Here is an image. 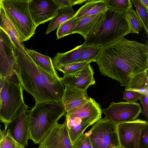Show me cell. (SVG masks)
<instances>
[{
    "label": "cell",
    "mask_w": 148,
    "mask_h": 148,
    "mask_svg": "<svg viewBox=\"0 0 148 148\" xmlns=\"http://www.w3.org/2000/svg\"><path fill=\"white\" fill-rule=\"evenodd\" d=\"M90 98L86 90L65 86L61 101L66 112H68L82 107L89 101Z\"/></svg>",
    "instance_id": "obj_16"
},
{
    "label": "cell",
    "mask_w": 148,
    "mask_h": 148,
    "mask_svg": "<svg viewBox=\"0 0 148 148\" xmlns=\"http://www.w3.org/2000/svg\"><path fill=\"white\" fill-rule=\"evenodd\" d=\"M95 62L104 76L125 87L136 74L148 69V45L125 37L103 47Z\"/></svg>",
    "instance_id": "obj_1"
},
{
    "label": "cell",
    "mask_w": 148,
    "mask_h": 148,
    "mask_svg": "<svg viewBox=\"0 0 148 148\" xmlns=\"http://www.w3.org/2000/svg\"><path fill=\"white\" fill-rule=\"evenodd\" d=\"M17 76L23 90L34 98L36 103L61 100L64 88L61 77L37 65L26 52L13 45Z\"/></svg>",
    "instance_id": "obj_2"
},
{
    "label": "cell",
    "mask_w": 148,
    "mask_h": 148,
    "mask_svg": "<svg viewBox=\"0 0 148 148\" xmlns=\"http://www.w3.org/2000/svg\"><path fill=\"white\" fill-rule=\"evenodd\" d=\"M107 10L94 15L80 18V19L78 22L73 34H79L84 39L95 34L101 28L105 19Z\"/></svg>",
    "instance_id": "obj_17"
},
{
    "label": "cell",
    "mask_w": 148,
    "mask_h": 148,
    "mask_svg": "<svg viewBox=\"0 0 148 148\" xmlns=\"http://www.w3.org/2000/svg\"><path fill=\"white\" fill-rule=\"evenodd\" d=\"M29 0H0V5L23 42L33 36L37 27L29 11Z\"/></svg>",
    "instance_id": "obj_6"
},
{
    "label": "cell",
    "mask_w": 148,
    "mask_h": 148,
    "mask_svg": "<svg viewBox=\"0 0 148 148\" xmlns=\"http://www.w3.org/2000/svg\"><path fill=\"white\" fill-rule=\"evenodd\" d=\"M19 83L7 79L0 91V120L5 125L15 116L24 102Z\"/></svg>",
    "instance_id": "obj_7"
},
{
    "label": "cell",
    "mask_w": 148,
    "mask_h": 148,
    "mask_svg": "<svg viewBox=\"0 0 148 148\" xmlns=\"http://www.w3.org/2000/svg\"><path fill=\"white\" fill-rule=\"evenodd\" d=\"M75 14L72 7L60 8L57 15L50 20L46 34L50 33L69 19L73 18Z\"/></svg>",
    "instance_id": "obj_23"
},
{
    "label": "cell",
    "mask_w": 148,
    "mask_h": 148,
    "mask_svg": "<svg viewBox=\"0 0 148 148\" xmlns=\"http://www.w3.org/2000/svg\"><path fill=\"white\" fill-rule=\"evenodd\" d=\"M140 148H148V124L141 132L140 140Z\"/></svg>",
    "instance_id": "obj_34"
},
{
    "label": "cell",
    "mask_w": 148,
    "mask_h": 148,
    "mask_svg": "<svg viewBox=\"0 0 148 148\" xmlns=\"http://www.w3.org/2000/svg\"><path fill=\"white\" fill-rule=\"evenodd\" d=\"M144 7L148 10V0H140Z\"/></svg>",
    "instance_id": "obj_36"
},
{
    "label": "cell",
    "mask_w": 148,
    "mask_h": 148,
    "mask_svg": "<svg viewBox=\"0 0 148 148\" xmlns=\"http://www.w3.org/2000/svg\"><path fill=\"white\" fill-rule=\"evenodd\" d=\"M80 18L73 17L60 25L58 28L56 34L57 39L73 34Z\"/></svg>",
    "instance_id": "obj_25"
},
{
    "label": "cell",
    "mask_w": 148,
    "mask_h": 148,
    "mask_svg": "<svg viewBox=\"0 0 148 148\" xmlns=\"http://www.w3.org/2000/svg\"><path fill=\"white\" fill-rule=\"evenodd\" d=\"M1 130H1V126L0 125V136H1Z\"/></svg>",
    "instance_id": "obj_38"
},
{
    "label": "cell",
    "mask_w": 148,
    "mask_h": 148,
    "mask_svg": "<svg viewBox=\"0 0 148 148\" xmlns=\"http://www.w3.org/2000/svg\"><path fill=\"white\" fill-rule=\"evenodd\" d=\"M65 121L57 123L44 138L38 148H73Z\"/></svg>",
    "instance_id": "obj_14"
},
{
    "label": "cell",
    "mask_w": 148,
    "mask_h": 148,
    "mask_svg": "<svg viewBox=\"0 0 148 148\" xmlns=\"http://www.w3.org/2000/svg\"><path fill=\"white\" fill-rule=\"evenodd\" d=\"M126 17L130 28V33L139 34L143 26L136 11L132 7L127 11Z\"/></svg>",
    "instance_id": "obj_24"
},
{
    "label": "cell",
    "mask_w": 148,
    "mask_h": 148,
    "mask_svg": "<svg viewBox=\"0 0 148 148\" xmlns=\"http://www.w3.org/2000/svg\"><path fill=\"white\" fill-rule=\"evenodd\" d=\"M94 70L90 64L75 73L64 74L62 82L64 86L73 87L82 90H86L88 88L94 85Z\"/></svg>",
    "instance_id": "obj_15"
},
{
    "label": "cell",
    "mask_w": 148,
    "mask_h": 148,
    "mask_svg": "<svg viewBox=\"0 0 148 148\" xmlns=\"http://www.w3.org/2000/svg\"><path fill=\"white\" fill-rule=\"evenodd\" d=\"M60 8L72 7L76 4H80L87 1V0H53Z\"/></svg>",
    "instance_id": "obj_33"
},
{
    "label": "cell",
    "mask_w": 148,
    "mask_h": 148,
    "mask_svg": "<svg viewBox=\"0 0 148 148\" xmlns=\"http://www.w3.org/2000/svg\"><path fill=\"white\" fill-rule=\"evenodd\" d=\"M29 139L39 144L54 125L66 113L61 101L36 103L27 111Z\"/></svg>",
    "instance_id": "obj_3"
},
{
    "label": "cell",
    "mask_w": 148,
    "mask_h": 148,
    "mask_svg": "<svg viewBox=\"0 0 148 148\" xmlns=\"http://www.w3.org/2000/svg\"><path fill=\"white\" fill-rule=\"evenodd\" d=\"M102 47V46L99 45L90 46L78 60L76 62L89 61L95 62L96 58L100 53Z\"/></svg>",
    "instance_id": "obj_29"
},
{
    "label": "cell",
    "mask_w": 148,
    "mask_h": 148,
    "mask_svg": "<svg viewBox=\"0 0 148 148\" xmlns=\"http://www.w3.org/2000/svg\"><path fill=\"white\" fill-rule=\"evenodd\" d=\"M0 77H1L0 76Z\"/></svg>",
    "instance_id": "obj_39"
},
{
    "label": "cell",
    "mask_w": 148,
    "mask_h": 148,
    "mask_svg": "<svg viewBox=\"0 0 148 148\" xmlns=\"http://www.w3.org/2000/svg\"><path fill=\"white\" fill-rule=\"evenodd\" d=\"M25 50L37 65L52 75L59 76L54 67L52 60L50 57L34 50L25 49Z\"/></svg>",
    "instance_id": "obj_22"
},
{
    "label": "cell",
    "mask_w": 148,
    "mask_h": 148,
    "mask_svg": "<svg viewBox=\"0 0 148 148\" xmlns=\"http://www.w3.org/2000/svg\"><path fill=\"white\" fill-rule=\"evenodd\" d=\"M123 99L127 102L135 103L139 100L142 94L141 93L132 90H126L123 92Z\"/></svg>",
    "instance_id": "obj_32"
},
{
    "label": "cell",
    "mask_w": 148,
    "mask_h": 148,
    "mask_svg": "<svg viewBox=\"0 0 148 148\" xmlns=\"http://www.w3.org/2000/svg\"><path fill=\"white\" fill-rule=\"evenodd\" d=\"M108 9L127 11L132 7L130 0H106Z\"/></svg>",
    "instance_id": "obj_30"
},
{
    "label": "cell",
    "mask_w": 148,
    "mask_h": 148,
    "mask_svg": "<svg viewBox=\"0 0 148 148\" xmlns=\"http://www.w3.org/2000/svg\"><path fill=\"white\" fill-rule=\"evenodd\" d=\"M139 100L142 105L143 111L142 113L145 116L148 121V95L142 94Z\"/></svg>",
    "instance_id": "obj_35"
},
{
    "label": "cell",
    "mask_w": 148,
    "mask_h": 148,
    "mask_svg": "<svg viewBox=\"0 0 148 148\" xmlns=\"http://www.w3.org/2000/svg\"><path fill=\"white\" fill-rule=\"evenodd\" d=\"M90 46L82 45L64 53H57L52 60L55 69L61 65L76 62Z\"/></svg>",
    "instance_id": "obj_18"
},
{
    "label": "cell",
    "mask_w": 148,
    "mask_h": 148,
    "mask_svg": "<svg viewBox=\"0 0 148 148\" xmlns=\"http://www.w3.org/2000/svg\"><path fill=\"white\" fill-rule=\"evenodd\" d=\"M77 11L73 17L82 18L94 15L108 9L106 0H89Z\"/></svg>",
    "instance_id": "obj_19"
},
{
    "label": "cell",
    "mask_w": 148,
    "mask_h": 148,
    "mask_svg": "<svg viewBox=\"0 0 148 148\" xmlns=\"http://www.w3.org/2000/svg\"><path fill=\"white\" fill-rule=\"evenodd\" d=\"M60 8L53 0H29V11L37 27L54 17Z\"/></svg>",
    "instance_id": "obj_13"
},
{
    "label": "cell",
    "mask_w": 148,
    "mask_h": 148,
    "mask_svg": "<svg viewBox=\"0 0 148 148\" xmlns=\"http://www.w3.org/2000/svg\"><path fill=\"white\" fill-rule=\"evenodd\" d=\"M0 148H25V147L16 141L9 132L4 129L1 131Z\"/></svg>",
    "instance_id": "obj_26"
},
{
    "label": "cell",
    "mask_w": 148,
    "mask_h": 148,
    "mask_svg": "<svg viewBox=\"0 0 148 148\" xmlns=\"http://www.w3.org/2000/svg\"><path fill=\"white\" fill-rule=\"evenodd\" d=\"M102 114L100 104L91 98L82 107L66 112L64 121L73 145L88 127L101 119Z\"/></svg>",
    "instance_id": "obj_5"
},
{
    "label": "cell",
    "mask_w": 148,
    "mask_h": 148,
    "mask_svg": "<svg viewBox=\"0 0 148 148\" xmlns=\"http://www.w3.org/2000/svg\"><path fill=\"white\" fill-rule=\"evenodd\" d=\"M0 26L7 33L13 44L23 51L25 48L20 36L0 5Z\"/></svg>",
    "instance_id": "obj_20"
},
{
    "label": "cell",
    "mask_w": 148,
    "mask_h": 148,
    "mask_svg": "<svg viewBox=\"0 0 148 148\" xmlns=\"http://www.w3.org/2000/svg\"><path fill=\"white\" fill-rule=\"evenodd\" d=\"M126 11L108 9L105 19L95 34L85 39L84 46L104 47L130 33V28L126 19Z\"/></svg>",
    "instance_id": "obj_4"
},
{
    "label": "cell",
    "mask_w": 148,
    "mask_h": 148,
    "mask_svg": "<svg viewBox=\"0 0 148 148\" xmlns=\"http://www.w3.org/2000/svg\"><path fill=\"white\" fill-rule=\"evenodd\" d=\"M148 121L137 119L117 124L120 148H140L141 132Z\"/></svg>",
    "instance_id": "obj_11"
},
{
    "label": "cell",
    "mask_w": 148,
    "mask_h": 148,
    "mask_svg": "<svg viewBox=\"0 0 148 148\" xmlns=\"http://www.w3.org/2000/svg\"><path fill=\"white\" fill-rule=\"evenodd\" d=\"M92 62V61H89L63 65L57 67L55 69L62 72L64 74H72L80 71Z\"/></svg>",
    "instance_id": "obj_27"
},
{
    "label": "cell",
    "mask_w": 148,
    "mask_h": 148,
    "mask_svg": "<svg viewBox=\"0 0 148 148\" xmlns=\"http://www.w3.org/2000/svg\"><path fill=\"white\" fill-rule=\"evenodd\" d=\"M87 132L93 148H120L117 124L111 120L100 119Z\"/></svg>",
    "instance_id": "obj_8"
},
{
    "label": "cell",
    "mask_w": 148,
    "mask_h": 148,
    "mask_svg": "<svg viewBox=\"0 0 148 148\" xmlns=\"http://www.w3.org/2000/svg\"><path fill=\"white\" fill-rule=\"evenodd\" d=\"M148 69L135 75L125 86V90H132L148 95Z\"/></svg>",
    "instance_id": "obj_21"
},
{
    "label": "cell",
    "mask_w": 148,
    "mask_h": 148,
    "mask_svg": "<svg viewBox=\"0 0 148 148\" xmlns=\"http://www.w3.org/2000/svg\"><path fill=\"white\" fill-rule=\"evenodd\" d=\"M136 8V12L143 24L146 33H148V10L143 5L140 0H132Z\"/></svg>",
    "instance_id": "obj_28"
},
{
    "label": "cell",
    "mask_w": 148,
    "mask_h": 148,
    "mask_svg": "<svg viewBox=\"0 0 148 148\" xmlns=\"http://www.w3.org/2000/svg\"><path fill=\"white\" fill-rule=\"evenodd\" d=\"M13 43L0 26V76L10 81L18 82Z\"/></svg>",
    "instance_id": "obj_9"
},
{
    "label": "cell",
    "mask_w": 148,
    "mask_h": 148,
    "mask_svg": "<svg viewBox=\"0 0 148 148\" xmlns=\"http://www.w3.org/2000/svg\"><path fill=\"white\" fill-rule=\"evenodd\" d=\"M73 148H93L88 132L81 135L73 143Z\"/></svg>",
    "instance_id": "obj_31"
},
{
    "label": "cell",
    "mask_w": 148,
    "mask_h": 148,
    "mask_svg": "<svg viewBox=\"0 0 148 148\" xmlns=\"http://www.w3.org/2000/svg\"><path fill=\"white\" fill-rule=\"evenodd\" d=\"M27 108L24 102L15 116L5 125V129L16 141L25 147L27 146L29 139Z\"/></svg>",
    "instance_id": "obj_12"
},
{
    "label": "cell",
    "mask_w": 148,
    "mask_h": 148,
    "mask_svg": "<svg viewBox=\"0 0 148 148\" xmlns=\"http://www.w3.org/2000/svg\"><path fill=\"white\" fill-rule=\"evenodd\" d=\"M6 79L0 77V91L3 86Z\"/></svg>",
    "instance_id": "obj_37"
},
{
    "label": "cell",
    "mask_w": 148,
    "mask_h": 148,
    "mask_svg": "<svg viewBox=\"0 0 148 148\" xmlns=\"http://www.w3.org/2000/svg\"><path fill=\"white\" fill-rule=\"evenodd\" d=\"M101 112L106 119L117 124L136 119L142 109L140 104L137 102H113L107 108L101 109Z\"/></svg>",
    "instance_id": "obj_10"
}]
</instances>
